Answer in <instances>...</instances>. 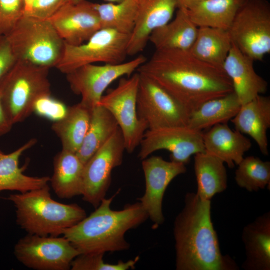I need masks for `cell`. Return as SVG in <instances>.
Returning a JSON list of instances; mask_svg holds the SVG:
<instances>
[{
    "label": "cell",
    "mask_w": 270,
    "mask_h": 270,
    "mask_svg": "<svg viewBox=\"0 0 270 270\" xmlns=\"http://www.w3.org/2000/svg\"><path fill=\"white\" fill-rule=\"evenodd\" d=\"M67 44H80L101 28L94 3L86 0L66 2L48 19Z\"/></svg>",
    "instance_id": "cell-16"
},
{
    "label": "cell",
    "mask_w": 270,
    "mask_h": 270,
    "mask_svg": "<svg viewBox=\"0 0 270 270\" xmlns=\"http://www.w3.org/2000/svg\"><path fill=\"white\" fill-rule=\"evenodd\" d=\"M68 108L64 103L49 94L41 96L36 100L32 112L54 122L64 116Z\"/></svg>",
    "instance_id": "cell-35"
},
{
    "label": "cell",
    "mask_w": 270,
    "mask_h": 270,
    "mask_svg": "<svg viewBox=\"0 0 270 270\" xmlns=\"http://www.w3.org/2000/svg\"><path fill=\"white\" fill-rule=\"evenodd\" d=\"M49 69L17 60L0 82V101L12 125L30 115L37 99L51 94Z\"/></svg>",
    "instance_id": "cell-5"
},
{
    "label": "cell",
    "mask_w": 270,
    "mask_h": 270,
    "mask_svg": "<svg viewBox=\"0 0 270 270\" xmlns=\"http://www.w3.org/2000/svg\"><path fill=\"white\" fill-rule=\"evenodd\" d=\"M70 0H34L30 12L25 14L48 20Z\"/></svg>",
    "instance_id": "cell-36"
},
{
    "label": "cell",
    "mask_w": 270,
    "mask_h": 270,
    "mask_svg": "<svg viewBox=\"0 0 270 270\" xmlns=\"http://www.w3.org/2000/svg\"><path fill=\"white\" fill-rule=\"evenodd\" d=\"M232 45L228 30L200 26L198 27L195 40L188 50L198 59L223 69Z\"/></svg>",
    "instance_id": "cell-26"
},
{
    "label": "cell",
    "mask_w": 270,
    "mask_h": 270,
    "mask_svg": "<svg viewBox=\"0 0 270 270\" xmlns=\"http://www.w3.org/2000/svg\"><path fill=\"white\" fill-rule=\"evenodd\" d=\"M241 104L233 91L206 101L190 114L188 126L202 131L219 124H227L238 113Z\"/></svg>",
    "instance_id": "cell-28"
},
{
    "label": "cell",
    "mask_w": 270,
    "mask_h": 270,
    "mask_svg": "<svg viewBox=\"0 0 270 270\" xmlns=\"http://www.w3.org/2000/svg\"><path fill=\"white\" fill-rule=\"evenodd\" d=\"M236 130L250 136L257 144L260 152L268 155L267 131L270 127V98L260 94L241 105L230 120Z\"/></svg>",
    "instance_id": "cell-19"
},
{
    "label": "cell",
    "mask_w": 270,
    "mask_h": 270,
    "mask_svg": "<svg viewBox=\"0 0 270 270\" xmlns=\"http://www.w3.org/2000/svg\"><path fill=\"white\" fill-rule=\"evenodd\" d=\"M245 0H204L187 10L192 21L198 26L228 30Z\"/></svg>",
    "instance_id": "cell-29"
},
{
    "label": "cell",
    "mask_w": 270,
    "mask_h": 270,
    "mask_svg": "<svg viewBox=\"0 0 270 270\" xmlns=\"http://www.w3.org/2000/svg\"><path fill=\"white\" fill-rule=\"evenodd\" d=\"M17 60L5 36H0V82Z\"/></svg>",
    "instance_id": "cell-37"
},
{
    "label": "cell",
    "mask_w": 270,
    "mask_h": 270,
    "mask_svg": "<svg viewBox=\"0 0 270 270\" xmlns=\"http://www.w3.org/2000/svg\"><path fill=\"white\" fill-rule=\"evenodd\" d=\"M118 193V191L108 198H104L90 215L64 231L62 236L80 254H105L128 249L130 244L125 238V234L148 218L140 202L126 204L121 210L111 209V203Z\"/></svg>",
    "instance_id": "cell-3"
},
{
    "label": "cell",
    "mask_w": 270,
    "mask_h": 270,
    "mask_svg": "<svg viewBox=\"0 0 270 270\" xmlns=\"http://www.w3.org/2000/svg\"><path fill=\"white\" fill-rule=\"evenodd\" d=\"M126 150L119 127L84 165L82 199L95 208L105 198L114 168L120 166Z\"/></svg>",
    "instance_id": "cell-13"
},
{
    "label": "cell",
    "mask_w": 270,
    "mask_h": 270,
    "mask_svg": "<svg viewBox=\"0 0 270 270\" xmlns=\"http://www.w3.org/2000/svg\"><path fill=\"white\" fill-rule=\"evenodd\" d=\"M80 0H70V2L73 3H76ZM104 0L108 2H118L123 0Z\"/></svg>",
    "instance_id": "cell-41"
},
{
    "label": "cell",
    "mask_w": 270,
    "mask_h": 270,
    "mask_svg": "<svg viewBox=\"0 0 270 270\" xmlns=\"http://www.w3.org/2000/svg\"><path fill=\"white\" fill-rule=\"evenodd\" d=\"M176 8V0H138L134 26L128 42V56L142 52L151 34L171 20Z\"/></svg>",
    "instance_id": "cell-17"
},
{
    "label": "cell",
    "mask_w": 270,
    "mask_h": 270,
    "mask_svg": "<svg viewBox=\"0 0 270 270\" xmlns=\"http://www.w3.org/2000/svg\"><path fill=\"white\" fill-rule=\"evenodd\" d=\"M202 134V131L188 126L148 129L138 156L142 160L154 152L166 150L170 152V160L186 164L192 155L205 152Z\"/></svg>",
    "instance_id": "cell-14"
},
{
    "label": "cell",
    "mask_w": 270,
    "mask_h": 270,
    "mask_svg": "<svg viewBox=\"0 0 270 270\" xmlns=\"http://www.w3.org/2000/svg\"><path fill=\"white\" fill-rule=\"evenodd\" d=\"M198 27L190 20L187 10L178 8L175 18L155 30L149 41L156 50H189L194 42Z\"/></svg>",
    "instance_id": "cell-24"
},
{
    "label": "cell",
    "mask_w": 270,
    "mask_h": 270,
    "mask_svg": "<svg viewBox=\"0 0 270 270\" xmlns=\"http://www.w3.org/2000/svg\"><path fill=\"white\" fill-rule=\"evenodd\" d=\"M246 259L245 270H270V212L257 217L243 228L242 235Z\"/></svg>",
    "instance_id": "cell-21"
},
{
    "label": "cell",
    "mask_w": 270,
    "mask_h": 270,
    "mask_svg": "<svg viewBox=\"0 0 270 270\" xmlns=\"http://www.w3.org/2000/svg\"><path fill=\"white\" fill-rule=\"evenodd\" d=\"M140 74L120 78L116 86L103 95L98 104L106 108L116 120L122 134L126 151L132 153L140 144L146 124L137 112V95Z\"/></svg>",
    "instance_id": "cell-9"
},
{
    "label": "cell",
    "mask_w": 270,
    "mask_h": 270,
    "mask_svg": "<svg viewBox=\"0 0 270 270\" xmlns=\"http://www.w3.org/2000/svg\"><path fill=\"white\" fill-rule=\"evenodd\" d=\"M160 86L190 114L207 100L234 91L224 70L188 50H156L136 70Z\"/></svg>",
    "instance_id": "cell-1"
},
{
    "label": "cell",
    "mask_w": 270,
    "mask_h": 270,
    "mask_svg": "<svg viewBox=\"0 0 270 270\" xmlns=\"http://www.w3.org/2000/svg\"><path fill=\"white\" fill-rule=\"evenodd\" d=\"M130 34L109 28H100L87 41L77 46L64 42L62 56L56 66L66 74L84 65L101 62L118 64L128 56Z\"/></svg>",
    "instance_id": "cell-8"
},
{
    "label": "cell",
    "mask_w": 270,
    "mask_h": 270,
    "mask_svg": "<svg viewBox=\"0 0 270 270\" xmlns=\"http://www.w3.org/2000/svg\"><path fill=\"white\" fill-rule=\"evenodd\" d=\"M7 199L16 208V222L28 234L62 236L64 231L83 220L86 211L76 204H65L52 198L48 184Z\"/></svg>",
    "instance_id": "cell-4"
},
{
    "label": "cell",
    "mask_w": 270,
    "mask_h": 270,
    "mask_svg": "<svg viewBox=\"0 0 270 270\" xmlns=\"http://www.w3.org/2000/svg\"><path fill=\"white\" fill-rule=\"evenodd\" d=\"M237 166L234 179L240 188L252 192L270 187L269 161L250 156L244 158Z\"/></svg>",
    "instance_id": "cell-32"
},
{
    "label": "cell",
    "mask_w": 270,
    "mask_h": 270,
    "mask_svg": "<svg viewBox=\"0 0 270 270\" xmlns=\"http://www.w3.org/2000/svg\"><path fill=\"white\" fill-rule=\"evenodd\" d=\"M146 60L140 55L118 64H86L66 74V80L72 91L80 96V102L92 110L113 82L124 76H130Z\"/></svg>",
    "instance_id": "cell-10"
},
{
    "label": "cell",
    "mask_w": 270,
    "mask_h": 270,
    "mask_svg": "<svg viewBox=\"0 0 270 270\" xmlns=\"http://www.w3.org/2000/svg\"><path fill=\"white\" fill-rule=\"evenodd\" d=\"M210 128L202 134L205 152L218 157L230 168L238 165L250 148V140L238 131L232 130L227 124Z\"/></svg>",
    "instance_id": "cell-20"
},
{
    "label": "cell",
    "mask_w": 270,
    "mask_h": 270,
    "mask_svg": "<svg viewBox=\"0 0 270 270\" xmlns=\"http://www.w3.org/2000/svg\"><path fill=\"white\" fill-rule=\"evenodd\" d=\"M24 3H25V14H28L31 8L32 4L34 1V0H24Z\"/></svg>",
    "instance_id": "cell-40"
},
{
    "label": "cell",
    "mask_w": 270,
    "mask_h": 270,
    "mask_svg": "<svg viewBox=\"0 0 270 270\" xmlns=\"http://www.w3.org/2000/svg\"><path fill=\"white\" fill-rule=\"evenodd\" d=\"M12 126L2 107L0 99V136L8 132Z\"/></svg>",
    "instance_id": "cell-38"
},
{
    "label": "cell",
    "mask_w": 270,
    "mask_h": 270,
    "mask_svg": "<svg viewBox=\"0 0 270 270\" xmlns=\"http://www.w3.org/2000/svg\"><path fill=\"white\" fill-rule=\"evenodd\" d=\"M14 254L24 266L36 270H68L79 252L64 236L27 234L14 246Z\"/></svg>",
    "instance_id": "cell-12"
},
{
    "label": "cell",
    "mask_w": 270,
    "mask_h": 270,
    "mask_svg": "<svg viewBox=\"0 0 270 270\" xmlns=\"http://www.w3.org/2000/svg\"><path fill=\"white\" fill-rule=\"evenodd\" d=\"M92 110L81 102L68 108L64 116L53 122L52 129L60 138L62 149L76 153L88 131Z\"/></svg>",
    "instance_id": "cell-27"
},
{
    "label": "cell",
    "mask_w": 270,
    "mask_h": 270,
    "mask_svg": "<svg viewBox=\"0 0 270 270\" xmlns=\"http://www.w3.org/2000/svg\"><path fill=\"white\" fill-rule=\"evenodd\" d=\"M139 74L137 112L148 129L188 126L190 112L156 82Z\"/></svg>",
    "instance_id": "cell-11"
},
{
    "label": "cell",
    "mask_w": 270,
    "mask_h": 270,
    "mask_svg": "<svg viewBox=\"0 0 270 270\" xmlns=\"http://www.w3.org/2000/svg\"><path fill=\"white\" fill-rule=\"evenodd\" d=\"M101 28H109L130 34L134 28L138 0H123L118 2L94 3Z\"/></svg>",
    "instance_id": "cell-31"
},
{
    "label": "cell",
    "mask_w": 270,
    "mask_h": 270,
    "mask_svg": "<svg viewBox=\"0 0 270 270\" xmlns=\"http://www.w3.org/2000/svg\"><path fill=\"white\" fill-rule=\"evenodd\" d=\"M174 224L176 270H238L234 260L221 253L211 219V200L190 192Z\"/></svg>",
    "instance_id": "cell-2"
},
{
    "label": "cell",
    "mask_w": 270,
    "mask_h": 270,
    "mask_svg": "<svg viewBox=\"0 0 270 270\" xmlns=\"http://www.w3.org/2000/svg\"><path fill=\"white\" fill-rule=\"evenodd\" d=\"M4 154L0 149V158L2 157Z\"/></svg>",
    "instance_id": "cell-42"
},
{
    "label": "cell",
    "mask_w": 270,
    "mask_h": 270,
    "mask_svg": "<svg viewBox=\"0 0 270 270\" xmlns=\"http://www.w3.org/2000/svg\"><path fill=\"white\" fill-rule=\"evenodd\" d=\"M24 12V0H0V36H6Z\"/></svg>",
    "instance_id": "cell-34"
},
{
    "label": "cell",
    "mask_w": 270,
    "mask_h": 270,
    "mask_svg": "<svg viewBox=\"0 0 270 270\" xmlns=\"http://www.w3.org/2000/svg\"><path fill=\"white\" fill-rule=\"evenodd\" d=\"M36 142V138H32L15 150L0 158V192L12 190L24 192L48 184L49 176L26 175L24 174L26 166H19L21 155Z\"/></svg>",
    "instance_id": "cell-23"
},
{
    "label": "cell",
    "mask_w": 270,
    "mask_h": 270,
    "mask_svg": "<svg viewBox=\"0 0 270 270\" xmlns=\"http://www.w3.org/2000/svg\"><path fill=\"white\" fill-rule=\"evenodd\" d=\"M142 166L146 188L138 200L154 223L152 228H156L164 222L162 204L166 190L174 178L186 172V168L182 163L154 156L143 159Z\"/></svg>",
    "instance_id": "cell-15"
},
{
    "label": "cell",
    "mask_w": 270,
    "mask_h": 270,
    "mask_svg": "<svg viewBox=\"0 0 270 270\" xmlns=\"http://www.w3.org/2000/svg\"><path fill=\"white\" fill-rule=\"evenodd\" d=\"M118 128L112 115L96 104L92 110L90 125L80 149L76 153L84 164Z\"/></svg>",
    "instance_id": "cell-30"
},
{
    "label": "cell",
    "mask_w": 270,
    "mask_h": 270,
    "mask_svg": "<svg viewBox=\"0 0 270 270\" xmlns=\"http://www.w3.org/2000/svg\"><path fill=\"white\" fill-rule=\"evenodd\" d=\"M104 254H80L72 261V270H128L134 269L140 259L138 256L127 262L118 261L116 264L106 263L104 260Z\"/></svg>",
    "instance_id": "cell-33"
},
{
    "label": "cell",
    "mask_w": 270,
    "mask_h": 270,
    "mask_svg": "<svg viewBox=\"0 0 270 270\" xmlns=\"http://www.w3.org/2000/svg\"><path fill=\"white\" fill-rule=\"evenodd\" d=\"M178 8L188 10L204 0H176Z\"/></svg>",
    "instance_id": "cell-39"
},
{
    "label": "cell",
    "mask_w": 270,
    "mask_h": 270,
    "mask_svg": "<svg viewBox=\"0 0 270 270\" xmlns=\"http://www.w3.org/2000/svg\"><path fill=\"white\" fill-rule=\"evenodd\" d=\"M224 164L218 157L205 152L194 154L196 194L202 200H210L216 194L227 188L228 176Z\"/></svg>",
    "instance_id": "cell-25"
},
{
    "label": "cell",
    "mask_w": 270,
    "mask_h": 270,
    "mask_svg": "<svg viewBox=\"0 0 270 270\" xmlns=\"http://www.w3.org/2000/svg\"><path fill=\"white\" fill-rule=\"evenodd\" d=\"M84 164L76 153L62 150L54 156L52 187L60 198H70L82 194Z\"/></svg>",
    "instance_id": "cell-22"
},
{
    "label": "cell",
    "mask_w": 270,
    "mask_h": 270,
    "mask_svg": "<svg viewBox=\"0 0 270 270\" xmlns=\"http://www.w3.org/2000/svg\"><path fill=\"white\" fill-rule=\"evenodd\" d=\"M254 61L232 43L224 64L223 70L230 78L241 104L266 93L268 90V83L256 72Z\"/></svg>",
    "instance_id": "cell-18"
},
{
    "label": "cell",
    "mask_w": 270,
    "mask_h": 270,
    "mask_svg": "<svg viewBox=\"0 0 270 270\" xmlns=\"http://www.w3.org/2000/svg\"><path fill=\"white\" fill-rule=\"evenodd\" d=\"M5 36L17 60L50 68L62 54L64 41L48 20L24 14Z\"/></svg>",
    "instance_id": "cell-6"
},
{
    "label": "cell",
    "mask_w": 270,
    "mask_h": 270,
    "mask_svg": "<svg viewBox=\"0 0 270 270\" xmlns=\"http://www.w3.org/2000/svg\"><path fill=\"white\" fill-rule=\"evenodd\" d=\"M228 32L232 43L254 60L270 53V4L268 0H245Z\"/></svg>",
    "instance_id": "cell-7"
}]
</instances>
